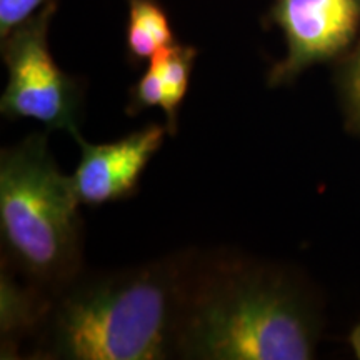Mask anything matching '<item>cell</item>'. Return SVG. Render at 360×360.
Wrapping results in <instances>:
<instances>
[{
	"label": "cell",
	"instance_id": "cell-1",
	"mask_svg": "<svg viewBox=\"0 0 360 360\" xmlns=\"http://www.w3.org/2000/svg\"><path fill=\"white\" fill-rule=\"evenodd\" d=\"M199 259L170 255L139 267L79 276L47 309L42 357L162 360L177 357Z\"/></svg>",
	"mask_w": 360,
	"mask_h": 360
},
{
	"label": "cell",
	"instance_id": "cell-2",
	"mask_svg": "<svg viewBox=\"0 0 360 360\" xmlns=\"http://www.w3.org/2000/svg\"><path fill=\"white\" fill-rule=\"evenodd\" d=\"M321 330L315 300L287 270L245 260H199L177 357L309 360Z\"/></svg>",
	"mask_w": 360,
	"mask_h": 360
},
{
	"label": "cell",
	"instance_id": "cell-3",
	"mask_svg": "<svg viewBox=\"0 0 360 360\" xmlns=\"http://www.w3.org/2000/svg\"><path fill=\"white\" fill-rule=\"evenodd\" d=\"M72 177L35 132L0 155V232L11 262L52 297L80 276L82 222Z\"/></svg>",
	"mask_w": 360,
	"mask_h": 360
},
{
	"label": "cell",
	"instance_id": "cell-4",
	"mask_svg": "<svg viewBox=\"0 0 360 360\" xmlns=\"http://www.w3.org/2000/svg\"><path fill=\"white\" fill-rule=\"evenodd\" d=\"M57 2L2 39V57L8 80L0 98V112L8 119H34L49 130L79 135L82 87L53 60L49 27Z\"/></svg>",
	"mask_w": 360,
	"mask_h": 360
},
{
	"label": "cell",
	"instance_id": "cell-5",
	"mask_svg": "<svg viewBox=\"0 0 360 360\" xmlns=\"http://www.w3.org/2000/svg\"><path fill=\"white\" fill-rule=\"evenodd\" d=\"M269 19L287 42V56L269 72V85L278 87L352 44L360 27V0H276Z\"/></svg>",
	"mask_w": 360,
	"mask_h": 360
},
{
	"label": "cell",
	"instance_id": "cell-6",
	"mask_svg": "<svg viewBox=\"0 0 360 360\" xmlns=\"http://www.w3.org/2000/svg\"><path fill=\"white\" fill-rule=\"evenodd\" d=\"M167 134V125L148 124L120 141L97 146L84 141L80 134L75 135L80 162L72 182L80 204L97 207L132 195Z\"/></svg>",
	"mask_w": 360,
	"mask_h": 360
},
{
	"label": "cell",
	"instance_id": "cell-7",
	"mask_svg": "<svg viewBox=\"0 0 360 360\" xmlns=\"http://www.w3.org/2000/svg\"><path fill=\"white\" fill-rule=\"evenodd\" d=\"M127 52L130 62H148L175 42L169 17L157 0H127Z\"/></svg>",
	"mask_w": 360,
	"mask_h": 360
},
{
	"label": "cell",
	"instance_id": "cell-8",
	"mask_svg": "<svg viewBox=\"0 0 360 360\" xmlns=\"http://www.w3.org/2000/svg\"><path fill=\"white\" fill-rule=\"evenodd\" d=\"M197 49L193 45L174 42L169 47L157 52L148 62H154L159 67L162 84H164V105L162 110L167 120V130L170 135L177 134L179 109L191 84V75L195 65Z\"/></svg>",
	"mask_w": 360,
	"mask_h": 360
},
{
	"label": "cell",
	"instance_id": "cell-9",
	"mask_svg": "<svg viewBox=\"0 0 360 360\" xmlns=\"http://www.w3.org/2000/svg\"><path fill=\"white\" fill-rule=\"evenodd\" d=\"M164 105V84H162L160 70L154 62H148L147 70L139 79V82L130 89V101L127 114L135 115L150 107Z\"/></svg>",
	"mask_w": 360,
	"mask_h": 360
},
{
	"label": "cell",
	"instance_id": "cell-10",
	"mask_svg": "<svg viewBox=\"0 0 360 360\" xmlns=\"http://www.w3.org/2000/svg\"><path fill=\"white\" fill-rule=\"evenodd\" d=\"M57 0H0V39L25 24Z\"/></svg>",
	"mask_w": 360,
	"mask_h": 360
},
{
	"label": "cell",
	"instance_id": "cell-11",
	"mask_svg": "<svg viewBox=\"0 0 360 360\" xmlns=\"http://www.w3.org/2000/svg\"><path fill=\"white\" fill-rule=\"evenodd\" d=\"M342 89H360V42L344 72Z\"/></svg>",
	"mask_w": 360,
	"mask_h": 360
},
{
	"label": "cell",
	"instance_id": "cell-12",
	"mask_svg": "<svg viewBox=\"0 0 360 360\" xmlns=\"http://www.w3.org/2000/svg\"><path fill=\"white\" fill-rule=\"evenodd\" d=\"M347 112L355 127L360 130V89H342Z\"/></svg>",
	"mask_w": 360,
	"mask_h": 360
},
{
	"label": "cell",
	"instance_id": "cell-13",
	"mask_svg": "<svg viewBox=\"0 0 360 360\" xmlns=\"http://www.w3.org/2000/svg\"><path fill=\"white\" fill-rule=\"evenodd\" d=\"M349 342H350V347H352L355 357L360 359V323L357 327H354L352 334L349 337Z\"/></svg>",
	"mask_w": 360,
	"mask_h": 360
}]
</instances>
